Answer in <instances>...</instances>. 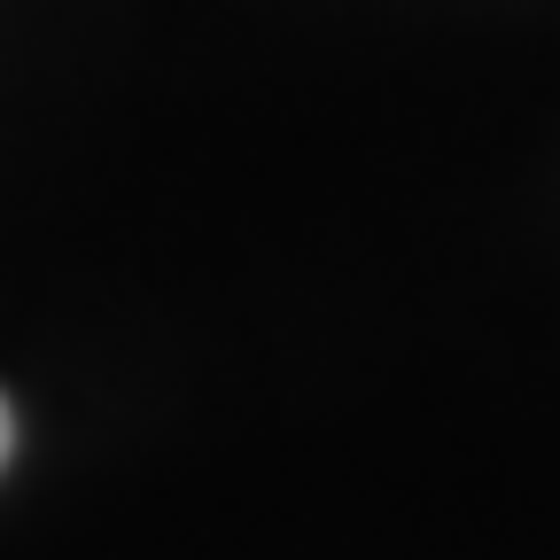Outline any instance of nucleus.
<instances>
[{"label": "nucleus", "instance_id": "nucleus-1", "mask_svg": "<svg viewBox=\"0 0 560 560\" xmlns=\"http://www.w3.org/2000/svg\"><path fill=\"white\" fill-rule=\"evenodd\" d=\"M9 444H16V420H9V405H0V467H9Z\"/></svg>", "mask_w": 560, "mask_h": 560}]
</instances>
